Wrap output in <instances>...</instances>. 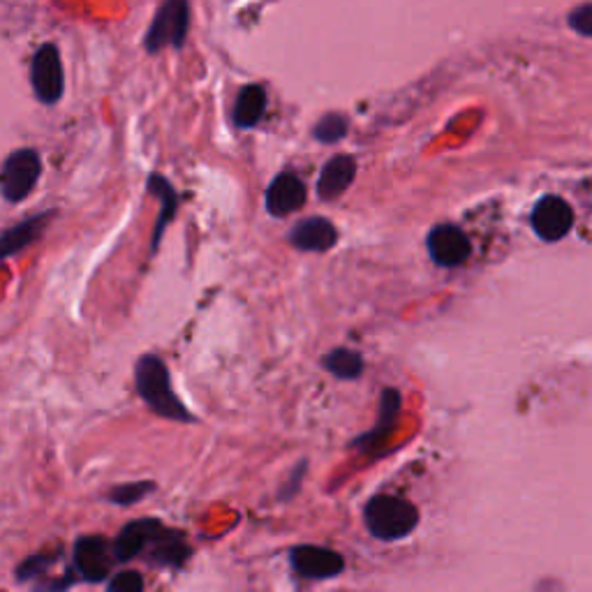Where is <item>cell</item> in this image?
Instances as JSON below:
<instances>
[{
    "label": "cell",
    "instance_id": "6da1fadb",
    "mask_svg": "<svg viewBox=\"0 0 592 592\" xmlns=\"http://www.w3.org/2000/svg\"><path fill=\"white\" fill-rule=\"evenodd\" d=\"M135 382H137V394L148 405V409L156 412L158 417L181 424L195 422L186 403L174 392L169 368L158 354H144L139 359L135 368Z\"/></svg>",
    "mask_w": 592,
    "mask_h": 592
},
{
    "label": "cell",
    "instance_id": "7a4b0ae2",
    "mask_svg": "<svg viewBox=\"0 0 592 592\" xmlns=\"http://www.w3.org/2000/svg\"><path fill=\"white\" fill-rule=\"evenodd\" d=\"M368 532L380 542H398V539L415 532L419 526V511L405 498L375 496L364 509Z\"/></svg>",
    "mask_w": 592,
    "mask_h": 592
},
{
    "label": "cell",
    "instance_id": "3957f363",
    "mask_svg": "<svg viewBox=\"0 0 592 592\" xmlns=\"http://www.w3.org/2000/svg\"><path fill=\"white\" fill-rule=\"evenodd\" d=\"M190 29V6L186 0H167L153 17L150 29L146 31L144 46L148 54H160L163 49H181L186 44Z\"/></svg>",
    "mask_w": 592,
    "mask_h": 592
},
{
    "label": "cell",
    "instance_id": "277c9868",
    "mask_svg": "<svg viewBox=\"0 0 592 592\" xmlns=\"http://www.w3.org/2000/svg\"><path fill=\"white\" fill-rule=\"evenodd\" d=\"M530 222L539 239L547 243H555L572 231L574 209L568 199H562L558 195H547L534 204V209L530 214Z\"/></svg>",
    "mask_w": 592,
    "mask_h": 592
},
{
    "label": "cell",
    "instance_id": "5b68a950",
    "mask_svg": "<svg viewBox=\"0 0 592 592\" xmlns=\"http://www.w3.org/2000/svg\"><path fill=\"white\" fill-rule=\"evenodd\" d=\"M42 172L40 156L31 148H23L12 153L6 160L3 172H0V190H3L6 199L19 201L33 190Z\"/></svg>",
    "mask_w": 592,
    "mask_h": 592
},
{
    "label": "cell",
    "instance_id": "8992f818",
    "mask_svg": "<svg viewBox=\"0 0 592 592\" xmlns=\"http://www.w3.org/2000/svg\"><path fill=\"white\" fill-rule=\"evenodd\" d=\"M430 260L443 269L463 267L472 255V243L466 231L456 225H437L430 229L426 239Z\"/></svg>",
    "mask_w": 592,
    "mask_h": 592
},
{
    "label": "cell",
    "instance_id": "52a82bcc",
    "mask_svg": "<svg viewBox=\"0 0 592 592\" xmlns=\"http://www.w3.org/2000/svg\"><path fill=\"white\" fill-rule=\"evenodd\" d=\"M114 549L112 542L100 534H89L76 539L74 544V570L80 572L82 579L97 583L105 581L114 568Z\"/></svg>",
    "mask_w": 592,
    "mask_h": 592
},
{
    "label": "cell",
    "instance_id": "ba28073f",
    "mask_svg": "<svg viewBox=\"0 0 592 592\" xmlns=\"http://www.w3.org/2000/svg\"><path fill=\"white\" fill-rule=\"evenodd\" d=\"M190 553L193 551H190L186 534L181 530H172L158 521L148 537L142 558L150 560L153 564H158V568L178 570V568H184Z\"/></svg>",
    "mask_w": 592,
    "mask_h": 592
},
{
    "label": "cell",
    "instance_id": "9c48e42d",
    "mask_svg": "<svg viewBox=\"0 0 592 592\" xmlns=\"http://www.w3.org/2000/svg\"><path fill=\"white\" fill-rule=\"evenodd\" d=\"M290 562H292V570L301 579H313V581L333 579L345 572L343 555L339 551L324 549V547H311V544L294 547L290 551Z\"/></svg>",
    "mask_w": 592,
    "mask_h": 592
},
{
    "label": "cell",
    "instance_id": "30bf717a",
    "mask_svg": "<svg viewBox=\"0 0 592 592\" xmlns=\"http://www.w3.org/2000/svg\"><path fill=\"white\" fill-rule=\"evenodd\" d=\"M31 80L33 89L40 102H46V105H54V102L61 100L63 95V65L59 49L54 44H44L33 59L31 67Z\"/></svg>",
    "mask_w": 592,
    "mask_h": 592
},
{
    "label": "cell",
    "instance_id": "8fae6325",
    "mask_svg": "<svg viewBox=\"0 0 592 592\" xmlns=\"http://www.w3.org/2000/svg\"><path fill=\"white\" fill-rule=\"evenodd\" d=\"M401 407H403V396L398 390L387 387L382 392L380 398V415H377V424L375 428L366 430L364 435H359L352 440V445L356 449H362L366 454H373L375 449L384 447L390 443V435L396 430L398 424V415H401Z\"/></svg>",
    "mask_w": 592,
    "mask_h": 592
},
{
    "label": "cell",
    "instance_id": "7c38bea8",
    "mask_svg": "<svg viewBox=\"0 0 592 592\" xmlns=\"http://www.w3.org/2000/svg\"><path fill=\"white\" fill-rule=\"evenodd\" d=\"M305 199L308 190L301 178L297 174L282 172L273 178L267 190V211L273 218H288L301 209Z\"/></svg>",
    "mask_w": 592,
    "mask_h": 592
},
{
    "label": "cell",
    "instance_id": "4fadbf2b",
    "mask_svg": "<svg viewBox=\"0 0 592 592\" xmlns=\"http://www.w3.org/2000/svg\"><path fill=\"white\" fill-rule=\"evenodd\" d=\"M288 241L303 252H326L339 243V229L322 216L303 218L290 229Z\"/></svg>",
    "mask_w": 592,
    "mask_h": 592
},
{
    "label": "cell",
    "instance_id": "5bb4252c",
    "mask_svg": "<svg viewBox=\"0 0 592 592\" xmlns=\"http://www.w3.org/2000/svg\"><path fill=\"white\" fill-rule=\"evenodd\" d=\"M356 178V160L347 153H341V156H333L331 160L324 163L320 178H318V195L320 199H339L347 188L354 184Z\"/></svg>",
    "mask_w": 592,
    "mask_h": 592
},
{
    "label": "cell",
    "instance_id": "9a60e30c",
    "mask_svg": "<svg viewBox=\"0 0 592 592\" xmlns=\"http://www.w3.org/2000/svg\"><path fill=\"white\" fill-rule=\"evenodd\" d=\"M146 193L160 199V216H158V222H156V229H153V239H150V252H156L160 248L165 229L169 227V222L174 220L178 211V195L163 174H150L146 178Z\"/></svg>",
    "mask_w": 592,
    "mask_h": 592
},
{
    "label": "cell",
    "instance_id": "2e32d148",
    "mask_svg": "<svg viewBox=\"0 0 592 592\" xmlns=\"http://www.w3.org/2000/svg\"><path fill=\"white\" fill-rule=\"evenodd\" d=\"M156 523H158V519H139V521L127 523L118 532L116 542L112 544L114 558L118 562H131L135 558H142V553L146 549V542H148V537H150L153 528H156Z\"/></svg>",
    "mask_w": 592,
    "mask_h": 592
},
{
    "label": "cell",
    "instance_id": "e0dca14e",
    "mask_svg": "<svg viewBox=\"0 0 592 592\" xmlns=\"http://www.w3.org/2000/svg\"><path fill=\"white\" fill-rule=\"evenodd\" d=\"M269 105L267 89L260 84H248L239 91L235 102V125L241 131H250L257 123L264 118Z\"/></svg>",
    "mask_w": 592,
    "mask_h": 592
},
{
    "label": "cell",
    "instance_id": "ac0fdd59",
    "mask_svg": "<svg viewBox=\"0 0 592 592\" xmlns=\"http://www.w3.org/2000/svg\"><path fill=\"white\" fill-rule=\"evenodd\" d=\"M322 366L326 373H331L336 380H359L364 375L366 362L364 356L359 354L356 350H347V347H336L324 354L322 359Z\"/></svg>",
    "mask_w": 592,
    "mask_h": 592
},
{
    "label": "cell",
    "instance_id": "d6986e66",
    "mask_svg": "<svg viewBox=\"0 0 592 592\" xmlns=\"http://www.w3.org/2000/svg\"><path fill=\"white\" fill-rule=\"evenodd\" d=\"M46 218H49V216H38V218H33V220H25V222L19 225L17 229L8 231L6 237H0V260H3L6 255H12V252L21 250L23 246L33 243V241L40 237V231L44 229Z\"/></svg>",
    "mask_w": 592,
    "mask_h": 592
},
{
    "label": "cell",
    "instance_id": "ffe728a7",
    "mask_svg": "<svg viewBox=\"0 0 592 592\" xmlns=\"http://www.w3.org/2000/svg\"><path fill=\"white\" fill-rule=\"evenodd\" d=\"M347 131H350V121L343 114L329 112L313 125V137L320 144H339L341 139L347 137Z\"/></svg>",
    "mask_w": 592,
    "mask_h": 592
},
{
    "label": "cell",
    "instance_id": "44dd1931",
    "mask_svg": "<svg viewBox=\"0 0 592 592\" xmlns=\"http://www.w3.org/2000/svg\"><path fill=\"white\" fill-rule=\"evenodd\" d=\"M150 491H156V484L153 481H133V484H123V486L112 488L107 498L114 505L131 507V505H137L139 500H144Z\"/></svg>",
    "mask_w": 592,
    "mask_h": 592
},
{
    "label": "cell",
    "instance_id": "7402d4cb",
    "mask_svg": "<svg viewBox=\"0 0 592 592\" xmlns=\"http://www.w3.org/2000/svg\"><path fill=\"white\" fill-rule=\"evenodd\" d=\"M54 560H56V553H38V555L23 560L19 564L17 577L21 581H42V579H46V572L51 570Z\"/></svg>",
    "mask_w": 592,
    "mask_h": 592
},
{
    "label": "cell",
    "instance_id": "603a6c76",
    "mask_svg": "<svg viewBox=\"0 0 592 592\" xmlns=\"http://www.w3.org/2000/svg\"><path fill=\"white\" fill-rule=\"evenodd\" d=\"M107 592H144V577L137 570L118 572L110 585Z\"/></svg>",
    "mask_w": 592,
    "mask_h": 592
},
{
    "label": "cell",
    "instance_id": "cb8c5ba5",
    "mask_svg": "<svg viewBox=\"0 0 592 592\" xmlns=\"http://www.w3.org/2000/svg\"><path fill=\"white\" fill-rule=\"evenodd\" d=\"M570 29L583 38H592V3H583L570 14Z\"/></svg>",
    "mask_w": 592,
    "mask_h": 592
},
{
    "label": "cell",
    "instance_id": "d4e9b609",
    "mask_svg": "<svg viewBox=\"0 0 592 592\" xmlns=\"http://www.w3.org/2000/svg\"><path fill=\"white\" fill-rule=\"evenodd\" d=\"M305 470H308V463H305V460H301V463H299V468H294V472H292L290 481H288L285 486H282V488H280V494H278V498H280L282 502H288L290 498H294V494H297V491H299V488H301V479H303Z\"/></svg>",
    "mask_w": 592,
    "mask_h": 592
},
{
    "label": "cell",
    "instance_id": "484cf974",
    "mask_svg": "<svg viewBox=\"0 0 592 592\" xmlns=\"http://www.w3.org/2000/svg\"><path fill=\"white\" fill-rule=\"evenodd\" d=\"M74 583V579H72V574H65V577H61V579H42L40 583H38V592H65L70 585Z\"/></svg>",
    "mask_w": 592,
    "mask_h": 592
},
{
    "label": "cell",
    "instance_id": "4316f807",
    "mask_svg": "<svg viewBox=\"0 0 592 592\" xmlns=\"http://www.w3.org/2000/svg\"><path fill=\"white\" fill-rule=\"evenodd\" d=\"M0 592H3V590H0Z\"/></svg>",
    "mask_w": 592,
    "mask_h": 592
}]
</instances>
